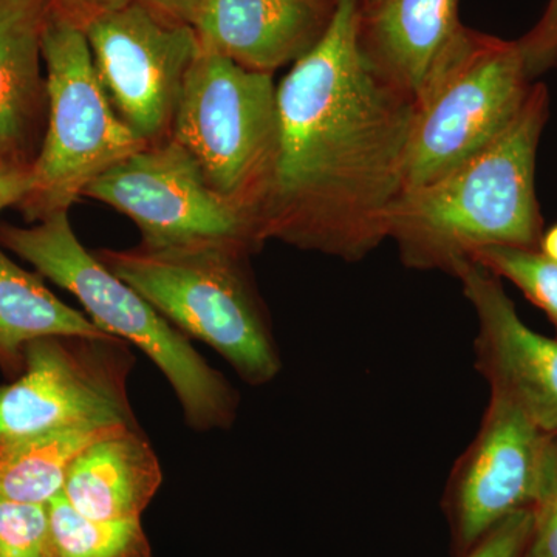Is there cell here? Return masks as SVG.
Returning <instances> with one entry per match:
<instances>
[{"label":"cell","mask_w":557,"mask_h":557,"mask_svg":"<svg viewBox=\"0 0 557 557\" xmlns=\"http://www.w3.org/2000/svg\"><path fill=\"white\" fill-rule=\"evenodd\" d=\"M49 2L67 13L73 20L78 21L79 24H84L90 17L121 9L132 0H49Z\"/></svg>","instance_id":"484cf974"},{"label":"cell","mask_w":557,"mask_h":557,"mask_svg":"<svg viewBox=\"0 0 557 557\" xmlns=\"http://www.w3.org/2000/svg\"><path fill=\"white\" fill-rule=\"evenodd\" d=\"M171 138L196 160L209 188L258 222L277 153L273 75L200 51L183 86Z\"/></svg>","instance_id":"52a82bcc"},{"label":"cell","mask_w":557,"mask_h":557,"mask_svg":"<svg viewBox=\"0 0 557 557\" xmlns=\"http://www.w3.org/2000/svg\"><path fill=\"white\" fill-rule=\"evenodd\" d=\"M531 511L533 527L522 557H557V435L553 438L544 485Z\"/></svg>","instance_id":"7402d4cb"},{"label":"cell","mask_w":557,"mask_h":557,"mask_svg":"<svg viewBox=\"0 0 557 557\" xmlns=\"http://www.w3.org/2000/svg\"><path fill=\"white\" fill-rule=\"evenodd\" d=\"M465 28L458 0H373L362 5L359 47L375 75L416 100Z\"/></svg>","instance_id":"5bb4252c"},{"label":"cell","mask_w":557,"mask_h":557,"mask_svg":"<svg viewBox=\"0 0 557 557\" xmlns=\"http://www.w3.org/2000/svg\"><path fill=\"white\" fill-rule=\"evenodd\" d=\"M161 485L159 458L137 429L91 445L70 468L62 494L95 520L139 519Z\"/></svg>","instance_id":"2e32d148"},{"label":"cell","mask_w":557,"mask_h":557,"mask_svg":"<svg viewBox=\"0 0 557 557\" xmlns=\"http://www.w3.org/2000/svg\"><path fill=\"white\" fill-rule=\"evenodd\" d=\"M0 557H54L47 505L0 496Z\"/></svg>","instance_id":"44dd1931"},{"label":"cell","mask_w":557,"mask_h":557,"mask_svg":"<svg viewBox=\"0 0 557 557\" xmlns=\"http://www.w3.org/2000/svg\"><path fill=\"white\" fill-rule=\"evenodd\" d=\"M40 49L49 121L32 166L30 188L16 207L27 222L69 212L95 180L148 146L110 106L83 25L49 0Z\"/></svg>","instance_id":"5b68a950"},{"label":"cell","mask_w":557,"mask_h":557,"mask_svg":"<svg viewBox=\"0 0 557 557\" xmlns=\"http://www.w3.org/2000/svg\"><path fill=\"white\" fill-rule=\"evenodd\" d=\"M338 0H203L190 27L200 50L252 72L299 61L322 39Z\"/></svg>","instance_id":"4fadbf2b"},{"label":"cell","mask_w":557,"mask_h":557,"mask_svg":"<svg viewBox=\"0 0 557 557\" xmlns=\"http://www.w3.org/2000/svg\"><path fill=\"white\" fill-rule=\"evenodd\" d=\"M518 44L531 79L556 65L557 0H548L541 20Z\"/></svg>","instance_id":"cb8c5ba5"},{"label":"cell","mask_w":557,"mask_h":557,"mask_svg":"<svg viewBox=\"0 0 557 557\" xmlns=\"http://www.w3.org/2000/svg\"><path fill=\"white\" fill-rule=\"evenodd\" d=\"M54 557H152L139 519L86 518L58 494L47 504Z\"/></svg>","instance_id":"d6986e66"},{"label":"cell","mask_w":557,"mask_h":557,"mask_svg":"<svg viewBox=\"0 0 557 557\" xmlns=\"http://www.w3.org/2000/svg\"><path fill=\"white\" fill-rule=\"evenodd\" d=\"M479 319V368L545 434L557 435V339L528 327L496 274L465 260L453 270Z\"/></svg>","instance_id":"7c38bea8"},{"label":"cell","mask_w":557,"mask_h":557,"mask_svg":"<svg viewBox=\"0 0 557 557\" xmlns=\"http://www.w3.org/2000/svg\"><path fill=\"white\" fill-rule=\"evenodd\" d=\"M24 357L20 380L0 387V446L73 424H135L123 339H36Z\"/></svg>","instance_id":"30bf717a"},{"label":"cell","mask_w":557,"mask_h":557,"mask_svg":"<svg viewBox=\"0 0 557 557\" xmlns=\"http://www.w3.org/2000/svg\"><path fill=\"white\" fill-rule=\"evenodd\" d=\"M149 9L182 24H193L203 0H139Z\"/></svg>","instance_id":"4316f807"},{"label":"cell","mask_w":557,"mask_h":557,"mask_svg":"<svg viewBox=\"0 0 557 557\" xmlns=\"http://www.w3.org/2000/svg\"><path fill=\"white\" fill-rule=\"evenodd\" d=\"M0 245L76 296L102 332L141 348L170 381L190 426L208 431L233 423L237 398L228 381L197 354L185 333L83 247L69 212L30 228L0 225Z\"/></svg>","instance_id":"3957f363"},{"label":"cell","mask_w":557,"mask_h":557,"mask_svg":"<svg viewBox=\"0 0 557 557\" xmlns=\"http://www.w3.org/2000/svg\"><path fill=\"white\" fill-rule=\"evenodd\" d=\"M531 86L518 40L465 28L413 100L405 190L442 177L490 145L518 115Z\"/></svg>","instance_id":"8992f818"},{"label":"cell","mask_w":557,"mask_h":557,"mask_svg":"<svg viewBox=\"0 0 557 557\" xmlns=\"http://www.w3.org/2000/svg\"><path fill=\"white\" fill-rule=\"evenodd\" d=\"M553 438L518 406L491 395L479 435L450 482V509L463 547H474L502 520L533 507L547 474Z\"/></svg>","instance_id":"8fae6325"},{"label":"cell","mask_w":557,"mask_h":557,"mask_svg":"<svg viewBox=\"0 0 557 557\" xmlns=\"http://www.w3.org/2000/svg\"><path fill=\"white\" fill-rule=\"evenodd\" d=\"M30 171L25 168L0 166V211L17 207L30 188Z\"/></svg>","instance_id":"d4e9b609"},{"label":"cell","mask_w":557,"mask_h":557,"mask_svg":"<svg viewBox=\"0 0 557 557\" xmlns=\"http://www.w3.org/2000/svg\"><path fill=\"white\" fill-rule=\"evenodd\" d=\"M548 109L547 87L533 84L518 115L490 145L401 194L388 239L397 242L409 267L453 273L482 248L536 247L542 237L536 157Z\"/></svg>","instance_id":"7a4b0ae2"},{"label":"cell","mask_w":557,"mask_h":557,"mask_svg":"<svg viewBox=\"0 0 557 557\" xmlns=\"http://www.w3.org/2000/svg\"><path fill=\"white\" fill-rule=\"evenodd\" d=\"M84 196L127 215L148 247L218 244L255 252L263 245L256 219L209 188L196 160L172 138L120 161Z\"/></svg>","instance_id":"ba28073f"},{"label":"cell","mask_w":557,"mask_h":557,"mask_svg":"<svg viewBox=\"0 0 557 557\" xmlns=\"http://www.w3.org/2000/svg\"><path fill=\"white\" fill-rule=\"evenodd\" d=\"M47 0H0V166L32 170L47 121L42 61Z\"/></svg>","instance_id":"9a60e30c"},{"label":"cell","mask_w":557,"mask_h":557,"mask_svg":"<svg viewBox=\"0 0 557 557\" xmlns=\"http://www.w3.org/2000/svg\"><path fill=\"white\" fill-rule=\"evenodd\" d=\"M469 260L485 267L497 277L511 281L528 299L544 310L557 327V262L534 248L486 247Z\"/></svg>","instance_id":"ffe728a7"},{"label":"cell","mask_w":557,"mask_h":557,"mask_svg":"<svg viewBox=\"0 0 557 557\" xmlns=\"http://www.w3.org/2000/svg\"><path fill=\"white\" fill-rule=\"evenodd\" d=\"M373 2V0H364V3Z\"/></svg>","instance_id":"f1b7e54d"},{"label":"cell","mask_w":557,"mask_h":557,"mask_svg":"<svg viewBox=\"0 0 557 557\" xmlns=\"http://www.w3.org/2000/svg\"><path fill=\"white\" fill-rule=\"evenodd\" d=\"M81 25L120 120L148 146L170 139L183 86L201 51L194 28L139 0Z\"/></svg>","instance_id":"9c48e42d"},{"label":"cell","mask_w":557,"mask_h":557,"mask_svg":"<svg viewBox=\"0 0 557 557\" xmlns=\"http://www.w3.org/2000/svg\"><path fill=\"white\" fill-rule=\"evenodd\" d=\"M42 338L110 339L90 318L61 302L39 276L28 273L0 249V368L24 372L25 347Z\"/></svg>","instance_id":"e0dca14e"},{"label":"cell","mask_w":557,"mask_h":557,"mask_svg":"<svg viewBox=\"0 0 557 557\" xmlns=\"http://www.w3.org/2000/svg\"><path fill=\"white\" fill-rule=\"evenodd\" d=\"M131 429L137 424H73L5 443L0 446V496L24 504H49L64 490L70 468L84 450Z\"/></svg>","instance_id":"ac0fdd59"},{"label":"cell","mask_w":557,"mask_h":557,"mask_svg":"<svg viewBox=\"0 0 557 557\" xmlns=\"http://www.w3.org/2000/svg\"><path fill=\"white\" fill-rule=\"evenodd\" d=\"M106 269L185 335L219 351L251 386L281 370L265 310L247 269L251 252L233 245L94 251Z\"/></svg>","instance_id":"277c9868"},{"label":"cell","mask_w":557,"mask_h":557,"mask_svg":"<svg viewBox=\"0 0 557 557\" xmlns=\"http://www.w3.org/2000/svg\"><path fill=\"white\" fill-rule=\"evenodd\" d=\"M539 245H541L542 255L557 262V225L553 226L552 230H548L547 233L541 237Z\"/></svg>","instance_id":"83f0119b"},{"label":"cell","mask_w":557,"mask_h":557,"mask_svg":"<svg viewBox=\"0 0 557 557\" xmlns=\"http://www.w3.org/2000/svg\"><path fill=\"white\" fill-rule=\"evenodd\" d=\"M531 527L533 511L531 508L520 509L480 539L467 557H522Z\"/></svg>","instance_id":"603a6c76"},{"label":"cell","mask_w":557,"mask_h":557,"mask_svg":"<svg viewBox=\"0 0 557 557\" xmlns=\"http://www.w3.org/2000/svg\"><path fill=\"white\" fill-rule=\"evenodd\" d=\"M362 5L338 0L325 35L277 86V153L258 209L263 244L359 260L388 239L416 102L366 64Z\"/></svg>","instance_id":"6da1fadb"}]
</instances>
